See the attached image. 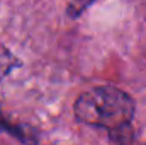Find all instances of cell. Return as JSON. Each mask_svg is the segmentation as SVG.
Segmentation results:
<instances>
[{"label": "cell", "instance_id": "cell-1", "mask_svg": "<svg viewBox=\"0 0 146 145\" xmlns=\"http://www.w3.org/2000/svg\"><path fill=\"white\" fill-rule=\"evenodd\" d=\"M134 111L133 97L112 85L94 87L75 101L76 119L88 126L104 128L109 133L110 145H133Z\"/></svg>", "mask_w": 146, "mask_h": 145}, {"label": "cell", "instance_id": "cell-2", "mask_svg": "<svg viewBox=\"0 0 146 145\" xmlns=\"http://www.w3.org/2000/svg\"><path fill=\"white\" fill-rule=\"evenodd\" d=\"M12 65H15V60L10 56V53L3 46H0V79L10 70Z\"/></svg>", "mask_w": 146, "mask_h": 145}, {"label": "cell", "instance_id": "cell-3", "mask_svg": "<svg viewBox=\"0 0 146 145\" xmlns=\"http://www.w3.org/2000/svg\"><path fill=\"white\" fill-rule=\"evenodd\" d=\"M92 2H95V0H73L72 3H70V7H68V14L70 15H78L83 9H87Z\"/></svg>", "mask_w": 146, "mask_h": 145}, {"label": "cell", "instance_id": "cell-4", "mask_svg": "<svg viewBox=\"0 0 146 145\" xmlns=\"http://www.w3.org/2000/svg\"><path fill=\"white\" fill-rule=\"evenodd\" d=\"M143 145H146V144H143Z\"/></svg>", "mask_w": 146, "mask_h": 145}]
</instances>
